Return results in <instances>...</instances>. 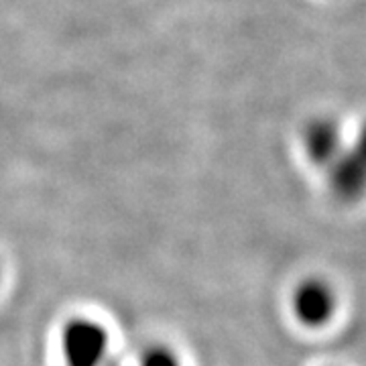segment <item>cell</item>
I'll list each match as a JSON object with an SVG mask.
<instances>
[{"mask_svg":"<svg viewBox=\"0 0 366 366\" xmlns=\"http://www.w3.org/2000/svg\"><path fill=\"white\" fill-rule=\"evenodd\" d=\"M141 366H182L177 354L167 346H151L141 358Z\"/></svg>","mask_w":366,"mask_h":366,"instance_id":"5b68a950","label":"cell"},{"mask_svg":"<svg viewBox=\"0 0 366 366\" xmlns=\"http://www.w3.org/2000/svg\"><path fill=\"white\" fill-rule=\"evenodd\" d=\"M64 366H102L108 352V332L94 320L76 317L61 332Z\"/></svg>","mask_w":366,"mask_h":366,"instance_id":"7a4b0ae2","label":"cell"},{"mask_svg":"<svg viewBox=\"0 0 366 366\" xmlns=\"http://www.w3.org/2000/svg\"><path fill=\"white\" fill-rule=\"evenodd\" d=\"M327 187L342 204H354L366 194V120L327 167Z\"/></svg>","mask_w":366,"mask_h":366,"instance_id":"6da1fadb","label":"cell"},{"mask_svg":"<svg viewBox=\"0 0 366 366\" xmlns=\"http://www.w3.org/2000/svg\"><path fill=\"white\" fill-rule=\"evenodd\" d=\"M340 122L330 114H315L307 118L301 129V144L305 151V157L314 163L315 167L327 169L334 159L340 155L344 147Z\"/></svg>","mask_w":366,"mask_h":366,"instance_id":"277c9868","label":"cell"},{"mask_svg":"<svg viewBox=\"0 0 366 366\" xmlns=\"http://www.w3.org/2000/svg\"><path fill=\"white\" fill-rule=\"evenodd\" d=\"M293 314L297 322L307 327H322L336 314L338 297L336 291L330 287L324 279H305L293 291L291 297Z\"/></svg>","mask_w":366,"mask_h":366,"instance_id":"3957f363","label":"cell"}]
</instances>
